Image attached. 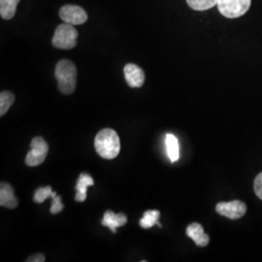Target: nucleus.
Instances as JSON below:
<instances>
[{
	"instance_id": "6e6552de",
	"label": "nucleus",
	"mask_w": 262,
	"mask_h": 262,
	"mask_svg": "<svg viewBox=\"0 0 262 262\" xmlns=\"http://www.w3.org/2000/svg\"><path fill=\"white\" fill-rule=\"evenodd\" d=\"M123 73L125 81L131 88H141L145 83V73L140 67L133 63L124 66Z\"/></svg>"
},
{
	"instance_id": "f257e3e1",
	"label": "nucleus",
	"mask_w": 262,
	"mask_h": 262,
	"mask_svg": "<svg viewBox=\"0 0 262 262\" xmlns=\"http://www.w3.org/2000/svg\"><path fill=\"white\" fill-rule=\"evenodd\" d=\"M94 146L101 158L113 159L120 154L121 141L116 131L111 128H105L99 131L95 136Z\"/></svg>"
},
{
	"instance_id": "2eb2a0df",
	"label": "nucleus",
	"mask_w": 262,
	"mask_h": 262,
	"mask_svg": "<svg viewBox=\"0 0 262 262\" xmlns=\"http://www.w3.org/2000/svg\"><path fill=\"white\" fill-rule=\"evenodd\" d=\"M159 216L160 213L158 210H148L144 213L143 217L139 222V225L144 229L151 228L155 225H158L159 227H161V225L159 223Z\"/></svg>"
},
{
	"instance_id": "7ed1b4c3",
	"label": "nucleus",
	"mask_w": 262,
	"mask_h": 262,
	"mask_svg": "<svg viewBox=\"0 0 262 262\" xmlns=\"http://www.w3.org/2000/svg\"><path fill=\"white\" fill-rule=\"evenodd\" d=\"M78 38V31L70 24H62L56 28L52 40L53 46L61 50H70L75 47Z\"/></svg>"
},
{
	"instance_id": "1a4fd4ad",
	"label": "nucleus",
	"mask_w": 262,
	"mask_h": 262,
	"mask_svg": "<svg viewBox=\"0 0 262 262\" xmlns=\"http://www.w3.org/2000/svg\"><path fill=\"white\" fill-rule=\"evenodd\" d=\"M19 202L15 196L14 188L7 183L0 184V206L6 207L8 209H15Z\"/></svg>"
},
{
	"instance_id": "dca6fc26",
	"label": "nucleus",
	"mask_w": 262,
	"mask_h": 262,
	"mask_svg": "<svg viewBox=\"0 0 262 262\" xmlns=\"http://www.w3.org/2000/svg\"><path fill=\"white\" fill-rule=\"evenodd\" d=\"M188 6L196 11H205L217 5L219 0H187Z\"/></svg>"
},
{
	"instance_id": "39448f33",
	"label": "nucleus",
	"mask_w": 262,
	"mask_h": 262,
	"mask_svg": "<svg viewBox=\"0 0 262 262\" xmlns=\"http://www.w3.org/2000/svg\"><path fill=\"white\" fill-rule=\"evenodd\" d=\"M49 146L47 142L42 137H35L30 143V150L26 158V163L28 166L35 167L42 164L47 158Z\"/></svg>"
},
{
	"instance_id": "4468645a",
	"label": "nucleus",
	"mask_w": 262,
	"mask_h": 262,
	"mask_svg": "<svg viewBox=\"0 0 262 262\" xmlns=\"http://www.w3.org/2000/svg\"><path fill=\"white\" fill-rule=\"evenodd\" d=\"M165 144H166V150L167 155L171 162H175L179 159L180 150H179L178 139L175 135L168 133L165 137Z\"/></svg>"
},
{
	"instance_id": "f03ea898",
	"label": "nucleus",
	"mask_w": 262,
	"mask_h": 262,
	"mask_svg": "<svg viewBox=\"0 0 262 262\" xmlns=\"http://www.w3.org/2000/svg\"><path fill=\"white\" fill-rule=\"evenodd\" d=\"M58 90L66 95L73 94L77 84V69L72 61L62 59L57 62L55 71Z\"/></svg>"
},
{
	"instance_id": "f3484780",
	"label": "nucleus",
	"mask_w": 262,
	"mask_h": 262,
	"mask_svg": "<svg viewBox=\"0 0 262 262\" xmlns=\"http://www.w3.org/2000/svg\"><path fill=\"white\" fill-rule=\"evenodd\" d=\"M15 101V95L10 92H2L0 94V116L3 117L8 112Z\"/></svg>"
},
{
	"instance_id": "a211bd4d",
	"label": "nucleus",
	"mask_w": 262,
	"mask_h": 262,
	"mask_svg": "<svg viewBox=\"0 0 262 262\" xmlns=\"http://www.w3.org/2000/svg\"><path fill=\"white\" fill-rule=\"evenodd\" d=\"M56 196V192L52 190L51 187H39L34 193L33 200L37 204L43 203L48 198H54Z\"/></svg>"
},
{
	"instance_id": "9b49d317",
	"label": "nucleus",
	"mask_w": 262,
	"mask_h": 262,
	"mask_svg": "<svg viewBox=\"0 0 262 262\" xmlns=\"http://www.w3.org/2000/svg\"><path fill=\"white\" fill-rule=\"evenodd\" d=\"M126 223H127L126 215L122 214V213L115 214L112 211L105 212L103 220L101 222L102 225L110 228L113 233H116L117 232V228L123 226Z\"/></svg>"
},
{
	"instance_id": "f8f14e48",
	"label": "nucleus",
	"mask_w": 262,
	"mask_h": 262,
	"mask_svg": "<svg viewBox=\"0 0 262 262\" xmlns=\"http://www.w3.org/2000/svg\"><path fill=\"white\" fill-rule=\"evenodd\" d=\"M187 235L194 241L198 247H205L210 241L209 236L204 232L203 226L197 223H193L187 226Z\"/></svg>"
},
{
	"instance_id": "423d86ee",
	"label": "nucleus",
	"mask_w": 262,
	"mask_h": 262,
	"mask_svg": "<svg viewBox=\"0 0 262 262\" xmlns=\"http://www.w3.org/2000/svg\"><path fill=\"white\" fill-rule=\"evenodd\" d=\"M59 17L66 24H70L72 26H79L86 21L88 14L80 6L64 5L59 10Z\"/></svg>"
},
{
	"instance_id": "6ab92c4d",
	"label": "nucleus",
	"mask_w": 262,
	"mask_h": 262,
	"mask_svg": "<svg viewBox=\"0 0 262 262\" xmlns=\"http://www.w3.org/2000/svg\"><path fill=\"white\" fill-rule=\"evenodd\" d=\"M63 204L61 202V197L59 195H56V197L53 198V203L51 207V214L52 215H56L58 213H60L63 210Z\"/></svg>"
},
{
	"instance_id": "0eeeda50",
	"label": "nucleus",
	"mask_w": 262,
	"mask_h": 262,
	"mask_svg": "<svg viewBox=\"0 0 262 262\" xmlns=\"http://www.w3.org/2000/svg\"><path fill=\"white\" fill-rule=\"evenodd\" d=\"M215 211L217 214L230 220H238L246 214L247 206L244 202L239 200L230 202H220L215 207Z\"/></svg>"
},
{
	"instance_id": "412c9836",
	"label": "nucleus",
	"mask_w": 262,
	"mask_h": 262,
	"mask_svg": "<svg viewBox=\"0 0 262 262\" xmlns=\"http://www.w3.org/2000/svg\"><path fill=\"white\" fill-rule=\"evenodd\" d=\"M28 262H44L45 261V255L41 254V253H37L35 255H32L30 257H28L27 259Z\"/></svg>"
},
{
	"instance_id": "ddd939ff",
	"label": "nucleus",
	"mask_w": 262,
	"mask_h": 262,
	"mask_svg": "<svg viewBox=\"0 0 262 262\" xmlns=\"http://www.w3.org/2000/svg\"><path fill=\"white\" fill-rule=\"evenodd\" d=\"M20 0H0V15L4 19H11L16 14Z\"/></svg>"
},
{
	"instance_id": "9d476101",
	"label": "nucleus",
	"mask_w": 262,
	"mask_h": 262,
	"mask_svg": "<svg viewBox=\"0 0 262 262\" xmlns=\"http://www.w3.org/2000/svg\"><path fill=\"white\" fill-rule=\"evenodd\" d=\"M94 179L86 174V173H81L79 178L77 180L76 184V195L75 200L78 202H84L86 199V191L88 187L94 186Z\"/></svg>"
},
{
	"instance_id": "aec40b11",
	"label": "nucleus",
	"mask_w": 262,
	"mask_h": 262,
	"mask_svg": "<svg viewBox=\"0 0 262 262\" xmlns=\"http://www.w3.org/2000/svg\"><path fill=\"white\" fill-rule=\"evenodd\" d=\"M254 192L262 200V173L258 174L254 180Z\"/></svg>"
},
{
	"instance_id": "20e7f679",
	"label": "nucleus",
	"mask_w": 262,
	"mask_h": 262,
	"mask_svg": "<svg viewBox=\"0 0 262 262\" xmlns=\"http://www.w3.org/2000/svg\"><path fill=\"white\" fill-rule=\"evenodd\" d=\"M251 3L252 0H219L217 8L225 18L235 19L246 14Z\"/></svg>"
}]
</instances>
